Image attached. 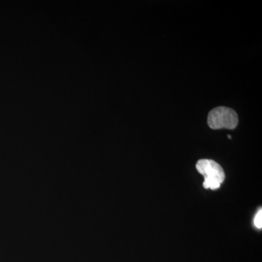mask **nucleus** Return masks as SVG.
Listing matches in <instances>:
<instances>
[{
	"label": "nucleus",
	"mask_w": 262,
	"mask_h": 262,
	"mask_svg": "<svg viewBox=\"0 0 262 262\" xmlns=\"http://www.w3.org/2000/svg\"><path fill=\"white\" fill-rule=\"evenodd\" d=\"M196 170L204 177L203 187L212 190L219 189L225 179V171L220 164L214 160H200L196 165Z\"/></svg>",
	"instance_id": "f257e3e1"
},
{
	"label": "nucleus",
	"mask_w": 262,
	"mask_h": 262,
	"mask_svg": "<svg viewBox=\"0 0 262 262\" xmlns=\"http://www.w3.org/2000/svg\"><path fill=\"white\" fill-rule=\"evenodd\" d=\"M208 124L213 130L235 128L238 124L237 113L232 108L220 106L213 108L208 114Z\"/></svg>",
	"instance_id": "f03ea898"
},
{
	"label": "nucleus",
	"mask_w": 262,
	"mask_h": 262,
	"mask_svg": "<svg viewBox=\"0 0 262 262\" xmlns=\"http://www.w3.org/2000/svg\"><path fill=\"white\" fill-rule=\"evenodd\" d=\"M255 227L258 229L262 228V210L260 209L255 215L254 221H253Z\"/></svg>",
	"instance_id": "7ed1b4c3"
},
{
	"label": "nucleus",
	"mask_w": 262,
	"mask_h": 262,
	"mask_svg": "<svg viewBox=\"0 0 262 262\" xmlns=\"http://www.w3.org/2000/svg\"><path fill=\"white\" fill-rule=\"evenodd\" d=\"M229 139H231V136H228Z\"/></svg>",
	"instance_id": "20e7f679"
}]
</instances>
